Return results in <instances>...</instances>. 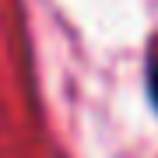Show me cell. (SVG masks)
Wrapping results in <instances>:
<instances>
[{
  "label": "cell",
  "mask_w": 158,
  "mask_h": 158,
  "mask_svg": "<svg viewBox=\"0 0 158 158\" xmlns=\"http://www.w3.org/2000/svg\"><path fill=\"white\" fill-rule=\"evenodd\" d=\"M148 95L158 106V60H151V67H148Z\"/></svg>",
  "instance_id": "1"
}]
</instances>
